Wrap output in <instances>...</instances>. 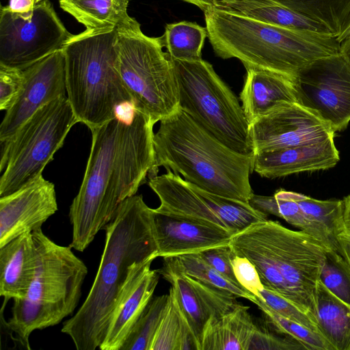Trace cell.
Instances as JSON below:
<instances>
[{
  "label": "cell",
  "mask_w": 350,
  "mask_h": 350,
  "mask_svg": "<svg viewBox=\"0 0 350 350\" xmlns=\"http://www.w3.org/2000/svg\"><path fill=\"white\" fill-rule=\"evenodd\" d=\"M154 125L135 109L130 120L116 117L91 131L85 174L69 210L72 248L83 252L146 181L155 159Z\"/></svg>",
  "instance_id": "obj_1"
},
{
  "label": "cell",
  "mask_w": 350,
  "mask_h": 350,
  "mask_svg": "<svg viewBox=\"0 0 350 350\" xmlns=\"http://www.w3.org/2000/svg\"><path fill=\"white\" fill-rule=\"evenodd\" d=\"M105 230V245L90 291L62 328L77 350L99 349L131 265L158 258L154 209L145 203L142 195L124 200Z\"/></svg>",
  "instance_id": "obj_2"
},
{
  "label": "cell",
  "mask_w": 350,
  "mask_h": 350,
  "mask_svg": "<svg viewBox=\"0 0 350 350\" xmlns=\"http://www.w3.org/2000/svg\"><path fill=\"white\" fill-rule=\"evenodd\" d=\"M153 142L155 159L149 178L162 166L211 193L246 202L253 196L254 154L226 146L180 107L160 121Z\"/></svg>",
  "instance_id": "obj_3"
},
{
  "label": "cell",
  "mask_w": 350,
  "mask_h": 350,
  "mask_svg": "<svg viewBox=\"0 0 350 350\" xmlns=\"http://www.w3.org/2000/svg\"><path fill=\"white\" fill-rule=\"evenodd\" d=\"M204 16L216 55L237 58L246 70L295 77L310 63L340 53V43L328 32L273 25L215 5L204 12Z\"/></svg>",
  "instance_id": "obj_4"
},
{
  "label": "cell",
  "mask_w": 350,
  "mask_h": 350,
  "mask_svg": "<svg viewBox=\"0 0 350 350\" xmlns=\"http://www.w3.org/2000/svg\"><path fill=\"white\" fill-rule=\"evenodd\" d=\"M229 245L254 264L265 288L316 318L314 293L327 251L318 240L267 219L233 234Z\"/></svg>",
  "instance_id": "obj_5"
},
{
  "label": "cell",
  "mask_w": 350,
  "mask_h": 350,
  "mask_svg": "<svg viewBox=\"0 0 350 350\" xmlns=\"http://www.w3.org/2000/svg\"><path fill=\"white\" fill-rule=\"evenodd\" d=\"M117 29L85 30L63 47L66 94L79 122L90 131L116 118L118 109L132 103L118 68Z\"/></svg>",
  "instance_id": "obj_6"
},
{
  "label": "cell",
  "mask_w": 350,
  "mask_h": 350,
  "mask_svg": "<svg viewBox=\"0 0 350 350\" xmlns=\"http://www.w3.org/2000/svg\"><path fill=\"white\" fill-rule=\"evenodd\" d=\"M37 250L35 276L24 298L14 299L6 326L30 349L35 330L58 325L77 307L88 269L69 246L55 243L42 230L32 232Z\"/></svg>",
  "instance_id": "obj_7"
},
{
  "label": "cell",
  "mask_w": 350,
  "mask_h": 350,
  "mask_svg": "<svg viewBox=\"0 0 350 350\" xmlns=\"http://www.w3.org/2000/svg\"><path fill=\"white\" fill-rule=\"evenodd\" d=\"M170 58L179 107L226 146L243 154H253L250 124L241 104L213 66L202 59Z\"/></svg>",
  "instance_id": "obj_8"
},
{
  "label": "cell",
  "mask_w": 350,
  "mask_h": 350,
  "mask_svg": "<svg viewBox=\"0 0 350 350\" xmlns=\"http://www.w3.org/2000/svg\"><path fill=\"white\" fill-rule=\"evenodd\" d=\"M118 68L133 108L157 122L179 107L172 64L160 37L145 35L137 22L117 29Z\"/></svg>",
  "instance_id": "obj_9"
},
{
  "label": "cell",
  "mask_w": 350,
  "mask_h": 350,
  "mask_svg": "<svg viewBox=\"0 0 350 350\" xmlns=\"http://www.w3.org/2000/svg\"><path fill=\"white\" fill-rule=\"evenodd\" d=\"M77 122L67 96L59 97L39 109L2 142L0 171H5L0 179V197L42 175Z\"/></svg>",
  "instance_id": "obj_10"
},
{
  "label": "cell",
  "mask_w": 350,
  "mask_h": 350,
  "mask_svg": "<svg viewBox=\"0 0 350 350\" xmlns=\"http://www.w3.org/2000/svg\"><path fill=\"white\" fill-rule=\"evenodd\" d=\"M49 0L24 16L1 7L0 64L24 70L63 49L72 38Z\"/></svg>",
  "instance_id": "obj_11"
},
{
  "label": "cell",
  "mask_w": 350,
  "mask_h": 350,
  "mask_svg": "<svg viewBox=\"0 0 350 350\" xmlns=\"http://www.w3.org/2000/svg\"><path fill=\"white\" fill-rule=\"evenodd\" d=\"M297 102L336 133L350 122V62L339 53L319 59L294 77Z\"/></svg>",
  "instance_id": "obj_12"
},
{
  "label": "cell",
  "mask_w": 350,
  "mask_h": 350,
  "mask_svg": "<svg viewBox=\"0 0 350 350\" xmlns=\"http://www.w3.org/2000/svg\"><path fill=\"white\" fill-rule=\"evenodd\" d=\"M254 154L334 139L335 132L299 103H286L250 126Z\"/></svg>",
  "instance_id": "obj_13"
},
{
  "label": "cell",
  "mask_w": 350,
  "mask_h": 350,
  "mask_svg": "<svg viewBox=\"0 0 350 350\" xmlns=\"http://www.w3.org/2000/svg\"><path fill=\"white\" fill-rule=\"evenodd\" d=\"M21 92L6 111L0 126V142L10 139L39 109L66 96V59L63 49L57 51L23 70Z\"/></svg>",
  "instance_id": "obj_14"
},
{
  "label": "cell",
  "mask_w": 350,
  "mask_h": 350,
  "mask_svg": "<svg viewBox=\"0 0 350 350\" xmlns=\"http://www.w3.org/2000/svg\"><path fill=\"white\" fill-rule=\"evenodd\" d=\"M168 281L179 308L200 345L206 326L239 303L232 293L204 283L163 262L157 269Z\"/></svg>",
  "instance_id": "obj_15"
},
{
  "label": "cell",
  "mask_w": 350,
  "mask_h": 350,
  "mask_svg": "<svg viewBox=\"0 0 350 350\" xmlns=\"http://www.w3.org/2000/svg\"><path fill=\"white\" fill-rule=\"evenodd\" d=\"M57 210L55 185L42 175L0 197V247L24 233L40 229Z\"/></svg>",
  "instance_id": "obj_16"
},
{
  "label": "cell",
  "mask_w": 350,
  "mask_h": 350,
  "mask_svg": "<svg viewBox=\"0 0 350 350\" xmlns=\"http://www.w3.org/2000/svg\"><path fill=\"white\" fill-rule=\"evenodd\" d=\"M154 258L131 267L126 282L113 310L100 350H120L130 331L152 298L160 273L151 269Z\"/></svg>",
  "instance_id": "obj_17"
},
{
  "label": "cell",
  "mask_w": 350,
  "mask_h": 350,
  "mask_svg": "<svg viewBox=\"0 0 350 350\" xmlns=\"http://www.w3.org/2000/svg\"><path fill=\"white\" fill-rule=\"evenodd\" d=\"M154 231L157 256L162 258L199 253L227 245L235 234L219 227L159 213L154 210Z\"/></svg>",
  "instance_id": "obj_18"
},
{
  "label": "cell",
  "mask_w": 350,
  "mask_h": 350,
  "mask_svg": "<svg viewBox=\"0 0 350 350\" xmlns=\"http://www.w3.org/2000/svg\"><path fill=\"white\" fill-rule=\"evenodd\" d=\"M334 139L310 145L262 151L254 154V171L275 178L304 172L324 170L339 161Z\"/></svg>",
  "instance_id": "obj_19"
},
{
  "label": "cell",
  "mask_w": 350,
  "mask_h": 350,
  "mask_svg": "<svg viewBox=\"0 0 350 350\" xmlns=\"http://www.w3.org/2000/svg\"><path fill=\"white\" fill-rule=\"evenodd\" d=\"M246 70L239 98L250 126L286 103H298L294 77L267 70Z\"/></svg>",
  "instance_id": "obj_20"
},
{
  "label": "cell",
  "mask_w": 350,
  "mask_h": 350,
  "mask_svg": "<svg viewBox=\"0 0 350 350\" xmlns=\"http://www.w3.org/2000/svg\"><path fill=\"white\" fill-rule=\"evenodd\" d=\"M37 250L32 232L0 247V295L4 301L24 298L35 276Z\"/></svg>",
  "instance_id": "obj_21"
},
{
  "label": "cell",
  "mask_w": 350,
  "mask_h": 350,
  "mask_svg": "<svg viewBox=\"0 0 350 350\" xmlns=\"http://www.w3.org/2000/svg\"><path fill=\"white\" fill-rule=\"evenodd\" d=\"M240 303L205 328L200 350H248L256 324Z\"/></svg>",
  "instance_id": "obj_22"
},
{
  "label": "cell",
  "mask_w": 350,
  "mask_h": 350,
  "mask_svg": "<svg viewBox=\"0 0 350 350\" xmlns=\"http://www.w3.org/2000/svg\"><path fill=\"white\" fill-rule=\"evenodd\" d=\"M60 8L83 25L87 31H100L130 27L129 0H59Z\"/></svg>",
  "instance_id": "obj_23"
},
{
  "label": "cell",
  "mask_w": 350,
  "mask_h": 350,
  "mask_svg": "<svg viewBox=\"0 0 350 350\" xmlns=\"http://www.w3.org/2000/svg\"><path fill=\"white\" fill-rule=\"evenodd\" d=\"M213 5L273 25L329 33L318 22L273 0H213Z\"/></svg>",
  "instance_id": "obj_24"
},
{
  "label": "cell",
  "mask_w": 350,
  "mask_h": 350,
  "mask_svg": "<svg viewBox=\"0 0 350 350\" xmlns=\"http://www.w3.org/2000/svg\"><path fill=\"white\" fill-rule=\"evenodd\" d=\"M314 297L320 334L334 350H350V305L336 297L319 280Z\"/></svg>",
  "instance_id": "obj_25"
},
{
  "label": "cell",
  "mask_w": 350,
  "mask_h": 350,
  "mask_svg": "<svg viewBox=\"0 0 350 350\" xmlns=\"http://www.w3.org/2000/svg\"><path fill=\"white\" fill-rule=\"evenodd\" d=\"M288 193L320 234L324 247L327 251L340 253L336 237L345 228L343 200H320L294 191Z\"/></svg>",
  "instance_id": "obj_26"
},
{
  "label": "cell",
  "mask_w": 350,
  "mask_h": 350,
  "mask_svg": "<svg viewBox=\"0 0 350 350\" xmlns=\"http://www.w3.org/2000/svg\"><path fill=\"white\" fill-rule=\"evenodd\" d=\"M151 350H200L198 342L170 288L166 312Z\"/></svg>",
  "instance_id": "obj_27"
},
{
  "label": "cell",
  "mask_w": 350,
  "mask_h": 350,
  "mask_svg": "<svg viewBox=\"0 0 350 350\" xmlns=\"http://www.w3.org/2000/svg\"><path fill=\"white\" fill-rule=\"evenodd\" d=\"M313 19L339 38L350 19V0H273Z\"/></svg>",
  "instance_id": "obj_28"
},
{
  "label": "cell",
  "mask_w": 350,
  "mask_h": 350,
  "mask_svg": "<svg viewBox=\"0 0 350 350\" xmlns=\"http://www.w3.org/2000/svg\"><path fill=\"white\" fill-rule=\"evenodd\" d=\"M208 31L206 27L196 23L180 21L167 24L160 38L170 57L196 61L202 59V49Z\"/></svg>",
  "instance_id": "obj_29"
},
{
  "label": "cell",
  "mask_w": 350,
  "mask_h": 350,
  "mask_svg": "<svg viewBox=\"0 0 350 350\" xmlns=\"http://www.w3.org/2000/svg\"><path fill=\"white\" fill-rule=\"evenodd\" d=\"M163 258V262L178 271L204 283L228 291L237 298H245L252 302L256 297L255 295L220 273L207 263L198 253L185 254Z\"/></svg>",
  "instance_id": "obj_30"
},
{
  "label": "cell",
  "mask_w": 350,
  "mask_h": 350,
  "mask_svg": "<svg viewBox=\"0 0 350 350\" xmlns=\"http://www.w3.org/2000/svg\"><path fill=\"white\" fill-rule=\"evenodd\" d=\"M248 202L258 211L284 219L289 224L312 236L323 245L320 234L306 219L298 204L288 195V191L281 189L273 196L254 193Z\"/></svg>",
  "instance_id": "obj_31"
},
{
  "label": "cell",
  "mask_w": 350,
  "mask_h": 350,
  "mask_svg": "<svg viewBox=\"0 0 350 350\" xmlns=\"http://www.w3.org/2000/svg\"><path fill=\"white\" fill-rule=\"evenodd\" d=\"M191 185L206 200L227 228L234 233L253 224L267 219V215L254 208L249 202L211 193Z\"/></svg>",
  "instance_id": "obj_32"
},
{
  "label": "cell",
  "mask_w": 350,
  "mask_h": 350,
  "mask_svg": "<svg viewBox=\"0 0 350 350\" xmlns=\"http://www.w3.org/2000/svg\"><path fill=\"white\" fill-rule=\"evenodd\" d=\"M168 302L169 293L152 298L132 327L120 350H151Z\"/></svg>",
  "instance_id": "obj_33"
},
{
  "label": "cell",
  "mask_w": 350,
  "mask_h": 350,
  "mask_svg": "<svg viewBox=\"0 0 350 350\" xmlns=\"http://www.w3.org/2000/svg\"><path fill=\"white\" fill-rule=\"evenodd\" d=\"M262 311L265 320L275 331L287 335L304 345L307 350H334L319 333L287 318L272 310L259 297L252 301Z\"/></svg>",
  "instance_id": "obj_34"
},
{
  "label": "cell",
  "mask_w": 350,
  "mask_h": 350,
  "mask_svg": "<svg viewBox=\"0 0 350 350\" xmlns=\"http://www.w3.org/2000/svg\"><path fill=\"white\" fill-rule=\"evenodd\" d=\"M319 280L336 297L350 305V267L340 253L326 252Z\"/></svg>",
  "instance_id": "obj_35"
},
{
  "label": "cell",
  "mask_w": 350,
  "mask_h": 350,
  "mask_svg": "<svg viewBox=\"0 0 350 350\" xmlns=\"http://www.w3.org/2000/svg\"><path fill=\"white\" fill-rule=\"evenodd\" d=\"M256 324L248 350H307L297 340L275 331L265 320Z\"/></svg>",
  "instance_id": "obj_36"
},
{
  "label": "cell",
  "mask_w": 350,
  "mask_h": 350,
  "mask_svg": "<svg viewBox=\"0 0 350 350\" xmlns=\"http://www.w3.org/2000/svg\"><path fill=\"white\" fill-rule=\"evenodd\" d=\"M257 297L282 317L320 334L316 318L290 300L265 287Z\"/></svg>",
  "instance_id": "obj_37"
},
{
  "label": "cell",
  "mask_w": 350,
  "mask_h": 350,
  "mask_svg": "<svg viewBox=\"0 0 350 350\" xmlns=\"http://www.w3.org/2000/svg\"><path fill=\"white\" fill-rule=\"evenodd\" d=\"M23 70L0 64V109L5 111L14 104L22 88Z\"/></svg>",
  "instance_id": "obj_38"
},
{
  "label": "cell",
  "mask_w": 350,
  "mask_h": 350,
  "mask_svg": "<svg viewBox=\"0 0 350 350\" xmlns=\"http://www.w3.org/2000/svg\"><path fill=\"white\" fill-rule=\"evenodd\" d=\"M232 265L239 284L254 295L258 296L260 292L264 288V286L254 264L247 258L238 256L234 253Z\"/></svg>",
  "instance_id": "obj_39"
},
{
  "label": "cell",
  "mask_w": 350,
  "mask_h": 350,
  "mask_svg": "<svg viewBox=\"0 0 350 350\" xmlns=\"http://www.w3.org/2000/svg\"><path fill=\"white\" fill-rule=\"evenodd\" d=\"M198 254L220 273L233 283L241 286L234 273L232 259L234 253L229 244L211 247Z\"/></svg>",
  "instance_id": "obj_40"
},
{
  "label": "cell",
  "mask_w": 350,
  "mask_h": 350,
  "mask_svg": "<svg viewBox=\"0 0 350 350\" xmlns=\"http://www.w3.org/2000/svg\"><path fill=\"white\" fill-rule=\"evenodd\" d=\"M35 0H10L8 8L12 12L24 16H30L36 5Z\"/></svg>",
  "instance_id": "obj_41"
},
{
  "label": "cell",
  "mask_w": 350,
  "mask_h": 350,
  "mask_svg": "<svg viewBox=\"0 0 350 350\" xmlns=\"http://www.w3.org/2000/svg\"><path fill=\"white\" fill-rule=\"evenodd\" d=\"M340 254L344 257L350 267V229L345 228L337 235Z\"/></svg>",
  "instance_id": "obj_42"
},
{
  "label": "cell",
  "mask_w": 350,
  "mask_h": 350,
  "mask_svg": "<svg viewBox=\"0 0 350 350\" xmlns=\"http://www.w3.org/2000/svg\"><path fill=\"white\" fill-rule=\"evenodd\" d=\"M343 220L346 228L350 229V194L344 198Z\"/></svg>",
  "instance_id": "obj_43"
},
{
  "label": "cell",
  "mask_w": 350,
  "mask_h": 350,
  "mask_svg": "<svg viewBox=\"0 0 350 350\" xmlns=\"http://www.w3.org/2000/svg\"><path fill=\"white\" fill-rule=\"evenodd\" d=\"M199 8L204 12L213 5V0H182Z\"/></svg>",
  "instance_id": "obj_44"
},
{
  "label": "cell",
  "mask_w": 350,
  "mask_h": 350,
  "mask_svg": "<svg viewBox=\"0 0 350 350\" xmlns=\"http://www.w3.org/2000/svg\"><path fill=\"white\" fill-rule=\"evenodd\" d=\"M340 53L343 54L350 62V37L340 42Z\"/></svg>",
  "instance_id": "obj_45"
},
{
  "label": "cell",
  "mask_w": 350,
  "mask_h": 350,
  "mask_svg": "<svg viewBox=\"0 0 350 350\" xmlns=\"http://www.w3.org/2000/svg\"><path fill=\"white\" fill-rule=\"evenodd\" d=\"M349 37H350V19L347 27H346L345 30L343 31L342 35L339 37L338 40L340 43L342 41H343L344 40Z\"/></svg>",
  "instance_id": "obj_46"
},
{
  "label": "cell",
  "mask_w": 350,
  "mask_h": 350,
  "mask_svg": "<svg viewBox=\"0 0 350 350\" xmlns=\"http://www.w3.org/2000/svg\"><path fill=\"white\" fill-rule=\"evenodd\" d=\"M42 1V0H35V1H36V3H38V2H40V1Z\"/></svg>",
  "instance_id": "obj_47"
}]
</instances>
